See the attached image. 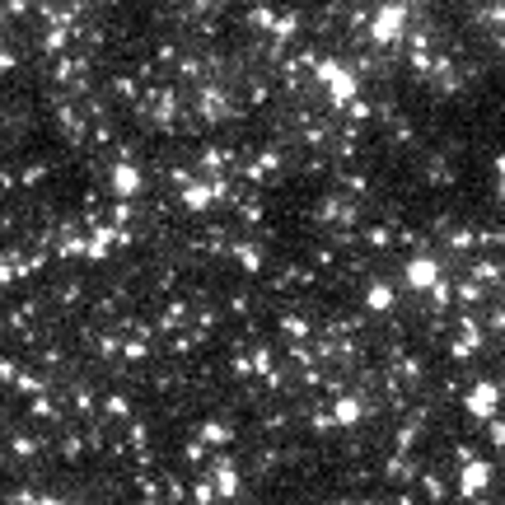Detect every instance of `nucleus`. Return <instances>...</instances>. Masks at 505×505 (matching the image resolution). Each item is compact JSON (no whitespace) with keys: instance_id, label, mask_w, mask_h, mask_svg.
<instances>
[{"instance_id":"39448f33","label":"nucleus","mask_w":505,"mask_h":505,"mask_svg":"<svg viewBox=\"0 0 505 505\" xmlns=\"http://www.w3.org/2000/svg\"><path fill=\"white\" fill-rule=\"evenodd\" d=\"M332 421H337V426H356V421H361V402L347 393L342 402H337V412H332Z\"/></svg>"},{"instance_id":"f03ea898","label":"nucleus","mask_w":505,"mask_h":505,"mask_svg":"<svg viewBox=\"0 0 505 505\" xmlns=\"http://www.w3.org/2000/svg\"><path fill=\"white\" fill-rule=\"evenodd\" d=\"M496 407H501V389L496 384H477L468 393V416H496Z\"/></svg>"},{"instance_id":"1a4fd4ad","label":"nucleus","mask_w":505,"mask_h":505,"mask_svg":"<svg viewBox=\"0 0 505 505\" xmlns=\"http://www.w3.org/2000/svg\"><path fill=\"white\" fill-rule=\"evenodd\" d=\"M473 276H477V281H496V276H501V267H491V262H482V267H477Z\"/></svg>"},{"instance_id":"9d476101","label":"nucleus","mask_w":505,"mask_h":505,"mask_svg":"<svg viewBox=\"0 0 505 505\" xmlns=\"http://www.w3.org/2000/svg\"><path fill=\"white\" fill-rule=\"evenodd\" d=\"M491 444H501L505 449V421H491Z\"/></svg>"},{"instance_id":"f257e3e1","label":"nucleus","mask_w":505,"mask_h":505,"mask_svg":"<svg viewBox=\"0 0 505 505\" xmlns=\"http://www.w3.org/2000/svg\"><path fill=\"white\" fill-rule=\"evenodd\" d=\"M487 482H491V463H482V458H463V473H458V491L463 496H482L487 491Z\"/></svg>"},{"instance_id":"6e6552de","label":"nucleus","mask_w":505,"mask_h":505,"mask_svg":"<svg viewBox=\"0 0 505 505\" xmlns=\"http://www.w3.org/2000/svg\"><path fill=\"white\" fill-rule=\"evenodd\" d=\"M477 295H482V290H477V285H473V281H463V285H458V300H463V304H473V300H477Z\"/></svg>"},{"instance_id":"7ed1b4c3","label":"nucleus","mask_w":505,"mask_h":505,"mask_svg":"<svg viewBox=\"0 0 505 505\" xmlns=\"http://www.w3.org/2000/svg\"><path fill=\"white\" fill-rule=\"evenodd\" d=\"M407 281L416 285V290H430V285L440 281V262H435V257H412L407 262Z\"/></svg>"},{"instance_id":"423d86ee","label":"nucleus","mask_w":505,"mask_h":505,"mask_svg":"<svg viewBox=\"0 0 505 505\" xmlns=\"http://www.w3.org/2000/svg\"><path fill=\"white\" fill-rule=\"evenodd\" d=\"M421 491H426L430 501H444V482H440L435 473H426V477H421Z\"/></svg>"},{"instance_id":"0eeeda50","label":"nucleus","mask_w":505,"mask_h":505,"mask_svg":"<svg viewBox=\"0 0 505 505\" xmlns=\"http://www.w3.org/2000/svg\"><path fill=\"white\" fill-rule=\"evenodd\" d=\"M234 487H239V477H234V463H220V491H225V496H234Z\"/></svg>"},{"instance_id":"20e7f679","label":"nucleus","mask_w":505,"mask_h":505,"mask_svg":"<svg viewBox=\"0 0 505 505\" xmlns=\"http://www.w3.org/2000/svg\"><path fill=\"white\" fill-rule=\"evenodd\" d=\"M365 304H370L375 314H389V309H393V285L375 281V285H370V295H365Z\"/></svg>"}]
</instances>
